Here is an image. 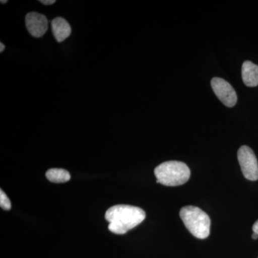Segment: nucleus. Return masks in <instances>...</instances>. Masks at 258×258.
<instances>
[{
	"label": "nucleus",
	"instance_id": "1",
	"mask_svg": "<svg viewBox=\"0 0 258 258\" xmlns=\"http://www.w3.org/2000/svg\"><path fill=\"white\" fill-rule=\"evenodd\" d=\"M105 218L109 222L108 230L117 235H123L145 220L146 212L138 207L117 205L107 210Z\"/></svg>",
	"mask_w": 258,
	"mask_h": 258
},
{
	"label": "nucleus",
	"instance_id": "15",
	"mask_svg": "<svg viewBox=\"0 0 258 258\" xmlns=\"http://www.w3.org/2000/svg\"><path fill=\"white\" fill-rule=\"evenodd\" d=\"M6 3H8V1H1V3H3V4H5Z\"/></svg>",
	"mask_w": 258,
	"mask_h": 258
},
{
	"label": "nucleus",
	"instance_id": "14",
	"mask_svg": "<svg viewBox=\"0 0 258 258\" xmlns=\"http://www.w3.org/2000/svg\"><path fill=\"white\" fill-rule=\"evenodd\" d=\"M252 239H254V240H257V239L258 238L257 234L254 233H254L252 234Z\"/></svg>",
	"mask_w": 258,
	"mask_h": 258
},
{
	"label": "nucleus",
	"instance_id": "12",
	"mask_svg": "<svg viewBox=\"0 0 258 258\" xmlns=\"http://www.w3.org/2000/svg\"><path fill=\"white\" fill-rule=\"evenodd\" d=\"M252 230H253L254 233L257 234L258 235V220L254 222L253 226H252Z\"/></svg>",
	"mask_w": 258,
	"mask_h": 258
},
{
	"label": "nucleus",
	"instance_id": "13",
	"mask_svg": "<svg viewBox=\"0 0 258 258\" xmlns=\"http://www.w3.org/2000/svg\"><path fill=\"white\" fill-rule=\"evenodd\" d=\"M0 46H1V49H0V52H3L5 50V45H3V42H0Z\"/></svg>",
	"mask_w": 258,
	"mask_h": 258
},
{
	"label": "nucleus",
	"instance_id": "11",
	"mask_svg": "<svg viewBox=\"0 0 258 258\" xmlns=\"http://www.w3.org/2000/svg\"><path fill=\"white\" fill-rule=\"evenodd\" d=\"M40 3H41L42 4L45 5H53L54 3H56L55 0H42V1H39Z\"/></svg>",
	"mask_w": 258,
	"mask_h": 258
},
{
	"label": "nucleus",
	"instance_id": "8",
	"mask_svg": "<svg viewBox=\"0 0 258 258\" xmlns=\"http://www.w3.org/2000/svg\"><path fill=\"white\" fill-rule=\"evenodd\" d=\"M51 25L52 33L57 42H63L71 35V26L64 18H56L52 20Z\"/></svg>",
	"mask_w": 258,
	"mask_h": 258
},
{
	"label": "nucleus",
	"instance_id": "10",
	"mask_svg": "<svg viewBox=\"0 0 258 258\" xmlns=\"http://www.w3.org/2000/svg\"><path fill=\"white\" fill-rule=\"evenodd\" d=\"M0 207L5 210L11 209V202L3 189L0 190Z\"/></svg>",
	"mask_w": 258,
	"mask_h": 258
},
{
	"label": "nucleus",
	"instance_id": "2",
	"mask_svg": "<svg viewBox=\"0 0 258 258\" xmlns=\"http://www.w3.org/2000/svg\"><path fill=\"white\" fill-rule=\"evenodd\" d=\"M157 183L167 186H180L189 179V168L181 161H169L162 163L154 169Z\"/></svg>",
	"mask_w": 258,
	"mask_h": 258
},
{
	"label": "nucleus",
	"instance_id": "6",
	"mask_svg": "<svg viewBox=\"0 0 258 258\" xmlns=\"http://www.w3.org/2000/svg\"><path fill=\"white\" fill-rule=\"evenodd\" d=\"M25 24L30 35L35 37L43 36L48 29L46 17L40 13H28L25 18Z\"/></svg>",
	"mask_w": 258,
	"mask_h": 258
},
{
	"label": "nucleus",
	"instance_id": "3",
	"mask_svg": "<svg viewBox=\"0 0 258 258\" xmlns=\"http://www.w3.org/2000/svg\"><path fill=\"white\" fill-rule=\"evenodd\" d=\"M180 217L190 233L198 239H206L210 233L211 220L206 212L195 206L181 208Z\"/></svg>",
	"mask_w": 258,
	"mask_h": 258
},
{
	"label": "nucleus",
	"instance_id": "9",
	"mask_svg": "<svg viewBox=\"0 0 258 258\" xmlns=\"http://www.w3.org/2000/svg\"><path fill=\"white\" fill-rule=\"evenodd\" d=\"M47 179L51 182L64 183L71 179V174L63 169H50L47 171Z\"/></svg>",
	"mask_w": 258,
	"mask_h": 258
},
{
	"label": "nucleus",
	"instance_id": "4",
	"mask_svg": "<svg viewBox=\"0 0 258 258\" xmlns=\"http://www.w3.org/2000/svg\"><path fill=\"white\" fill-rule=\"evenodd\" d=\"M241 170L246 179L250 181L258 179V162L252 149L247 146H242L237 152Z\"/></svg>",
	"mask_w": 258,
	"mask_h": 258
},
{
	"label": "nucleus",
	"instance_id": "5",
	"mask_svg": "<svg viewBox=\"0 0 258 258\" xmlns=\"http://www.w3.org/2000/svg\"><path fill=\"white\" fill-rule=\"evenodd\" d=\"M211 86L215 95L224 105L230 108L235 106L237 101V93L230 83L220 78H214Z\"/></svg>",
	"mask_w": 258,
	"mask_h": 258
},
{
	"label": "nucleus",
	"instance_id": "7",
	"mask_svg": "<svg viewBox=\"0 0 258 258\" xmlns=\"http://www.w3.org/2000/svg\"><path fill=\"white\" fill-rule=\"evenodd\" d=\"M242 81L248 87L258 86V66L250 61H244L242 67Z\"/></svg>",
	"mask_w": 258,
	"mask_h": 258
}]
</instances>
